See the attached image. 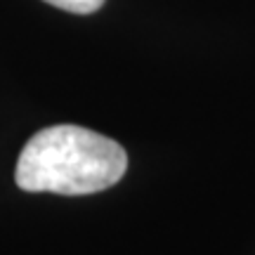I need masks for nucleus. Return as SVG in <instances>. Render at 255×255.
I'll use <instances>...</instances> for the list:
<instances>
[{
	"instance_id": "f257e3e1",
	"label": "nucleus",
	"mask_w": 255,
	"mask_h": 255,
	"mask_svg": "<svg viewBox=\"0 0 255 255\" xmlns=\"http://www.w3.org/2000/svg\"><path fill=\"white\" fill-rule=\"evenodd\" d=\"M126 170L128 154L116 139L62 123L43 128L24 144L14 182L24 191L85 196L114 187Z\"/></svg>"
},
{
	"instance_id": "f03ea898",
	"label": "nucleus",
	"mask_w": 255,
	"mask_h": 255,
	"mask_svg": "<svg viewBox=\"0 0 255 255\" xmlns=\"http://www.w3.org/2000/svg\"><path fill=\"white\" fill-rule=\"evenodd\" d=\"M45 2L59 9H66V12H73V14H92L104 5V0H45Z\"/></svg>"
}]
</instances>
